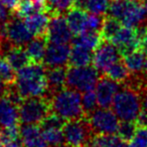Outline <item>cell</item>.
Returning <instances> with one entry per match:
<instances>
[{
	"instance_id": "cell-1",
	"label": "cell",
	"mask_w": 147,
	"mask_h": 147,
	"mask_svg": "<svg viewBox=\"0 0 147 147\" xmlns=\"http://www.w3.org/2000/svg\"><path fill=\"white\" fill-rule=\"evenodd\" d=\"M47 67L43 63H31L16 71V86L23 99L45 96L47 92L45 77Z\"/></svg>"
},
{
	"instance_id": "cell-2",
	"label": "cell",
	"mask_w": 147,
	"mask_h": 147,
	"mask_svg": "<svg viewBox=\"0 0 147 147\" xmlns=\"http://www.w3.org/2000/svg\"><path fill=\"white\" fill-rule=\"evenodd\" d=\"M51 101V112L59 115L65 121L76 120L85 117L82 98L78 91L65 87L53 95Z\"/></svg>"
},
{
	"instance_id": "cell-3",
	"label": "cell",
	"mask_w": 147,
	"mask_h": 147,
	"mask_svg": "<svg viewBox=\"0 0 147 147\" xmlns=\"http://www.w3.org/2000/svg\"><path fill=\"white\" fill-rule=\"evenodd\" d=\"M112 108L121 121L135 122L143 110L140 93L124 85L115 96Z\"/></svg>"
},
{
	"instance_id": "cell-4",
	"label": "cell",
	"mask_w": 147,
	"mask_h": 147,
	"mask_svg": "<svg viewBox=\"0 0 147 147\" xmlns=\"http://www.w3.org/2000/svg\"><path fill=\"white\" fill-rule=\"evenodd\" d=\"M51 113V101L47 96L30 97L23 100L19 106L21 124L37 125Z\"/></svg>"
},
{
	"instance_id": "cell-5",
	"label": "cell",
	"mask_w": 147,
	"mask_h": 147,
	"mask_svg": "<svg viewBox=\"0 0 147 147\" xmlns=\"http://www.w3.org/2000/svg\"><path fill=\"white\" fill-rule=\"evenodd\" d=\"M100 77V71L92 65L69 67L67 69L65 87L80 93H86L96 88Z\"/></svg>"
},
{
	"instance_id": "cell-6",
	"label": "cell",
	"mask_w": 147,
	"mask_h": 147,
	"mask_svg": "<svg viewBox=\"0 0 147 147\" xmlns=\"http://www.w3.org/2000/svg\"><path fill=\"white\" fill-rule=\"evenodd\" d=\"M65 144L69 147H87L94 135L90 122L87 118L69 120L63 127Z\"/></svg>"
},
{
	"instance_id": "cell-7",
	"label": "cell",
	"mask_w": 147,
	"mask_h": 147,
	"mask_svg": "<svg viewBox=\"0 0 147 147\" xmlns=\"http://www.w3.org/2000/svg\"><path fill=\"white\" fill-rule=\"evenodd\" d=\"M0 34L8 39L13 47H25L33 36L24 21L16 15H12L3 24H0Z\"/></svg>"
},
{
	"instance_id": "cell-8",
	"label": "cell",
	"mask_w": 147,
	"mask_h": 147,
	"mask_svg": "<svg viewBox=\"0 0 147 147\" xmlns=\"http://www.w3.org/2000/svg\"><path fill=\"white\" fill-rule=\"evenodd\" d=\"M90 122L94 134H117L119 118L114 111L107 108H97L87 118Z\"/></svg>"
},
{
	"instance_id": "cell-9",
	"label": "cell",
	"mask_w": 147,
	"mask_h": 147,
	"mask_svg": "<svg viewBox=\"0 0 147 147\" xmlns=\"http://www.w3.org/2000/svg\"><path fill=\"white\" fill-rule=\"evenodd\" d=\"M121 57L122 55L118 47L110 40L103 39L99 47L95 49L93 65L103 75L110 65L120 61Z\"/></svg>"
},
{
	"instance_id": "cell-10",
	"label": "cell",
	"mask_w": 147,
	"mask_h": 147,
	"mask_svg": "<svg viewBox=\"0 0 147 147\" xmlns=\"http://www.w3.org/2000/svg\"><path fill=\"white\" fill-rule=\"evenodd\" d=\"M110 41L118 47L122 57L141 49V39L136 28L132 27L122 26Z\"/></svg>"
},
{
	"instance_id": "cell-11",
	"label": "cell",
	"mask_w": 147,
	"mask_h": 147,
	"mask_svg": "<svg viewBox=\"0 0 147 147\" xmlns=\"http://www.w3.org/2000/svg\"><path fill=\"white\" fill-rule=\"evenodd\" d=\"M73 34L63 15L51 17L47 26V40L55 43H69L73 40Z\"/></svg>"
},
{
	"instance_id": "cell-12",
	"label": "cell",
	"mask_w": 147,
	"mask_h": 147,
	"mask_svg": "<svg viewBox=\"0 0 147 147\" xmlns=\"http://www.w3.org/2000/svg\"><path fill=\"white\" fill-rule=\"evenodd\" d=\"M121 85L122 84L111 80L105 75H101L96 86V95L99 107L107 109L112 107L115 96L121 89Z\"/></svg>"
},
{
	"instance_id": "cell-13",
	"label": "cell",
	"mask_w": 147,
	"mask_h": 147,
	"mask_svg": "<svg viewBox=\"0 0 147 147\" xmlns=\"http://www.w3.org/2000/svg\"><path fill=\"white\" fill-rule=\"evenodd\" d=\"M69 53L71 47L69 43H55L49 41L43 59V65L45 67L67 65Z\"/></svg>"
},
{
	"instance_id": "cell-14",
	"label": "cell",
	"mask_w": 147,
	"mask_h": 147,
	"mask_svg": "<svg viewBox=\"0 0 147 147\" xmlns=\"http://www.w3.org/2000/svg\"><path fill=\"white\" fill-rule=\"evenodd\" d=\"M67 75V65L47 67L45 77L47 83V92L45 96L51 99L53 95L65 88Z\"/></svg>"
},
{
	"instance_id": "cell-15",
	"label": "cell",
	"mask_w": 147,
	"mask_h": 147,
	"mask_svg": "<svg viewBox=\"0 0 147 147\" xmlns=\"http://www.w3.org/2000/svg\"><path fill=\"white\" fill-rule=\"evenodd\" d=\"M147 19V10L145 6L141 5L138 0H130L128 8L123 16L121 23L124 26L137 28L142 26Z\"/></svg>"
},
{
	"instance_id": "cell-16",
	"label": "cell",
	"mask_w": 147,
	"mask_h": 147,
	"mask_svg": "<svg viewBox=\"0 0 147 147\" xmlns=\"http://www.w3.org/2000/svg\"><path fill=\"white\" fill-rule=\"evenodd\" d=\"M20 135L23 147H47L40 127L37 125L22 124L20 127Z\"/></svg>"
},
{
	"instance_id": "cell-17",
	"label": "cell",
	"mask_w": 147,
	"mask_h": 147,
	"mask_svg": "<svg viewBox=\"0 0 147 147\" xmlns=\"http://www.w3.org/2000/svg\"><path fill=\"white\" fill-rule=\"evenodd\" d=\"M19 108L7 100L4 96L0 98V125L10 127L19 125Z\"/></svg>"
},
{
	"instance_id": "cell-18",
	"label": "cell",
	"mask_w": 147,
	"mask_h": 147,
	"mask_svg": "<svg viewBox=\"0 0 147 147\" xmlns=\"http://www.w3.org/2000/svg\"><path fill=\"white\" fill-rule=\"evenodd\" d=\"M49 14L47 12H38L24 18V22L33 36H47L49 26Z\"/></svg>"
},
{
	"instance_id": "cell-19",
	"label": "cell",
	"mask_w": 147,
	"mask_h": 147,
	"mask_svg": "<svg viewBox=\"0 0 147 147\" xmlns=\"http://www.w3.org/2000/svg\"><path fill=\"white\" fill-rule=\"evenodd\" d=\"M47 42L49 40H47V36H34V38H32L25 45V51H26L31 63H43Z\"/></svg>"
},
{
	"instance_id": "cell-20",
	"label": "cell",
	"mask_w": 147,
	"mask_h": 147,
	"mask_svg": "<svg viewBox=\"0 0 147 147\" xmlns=\"http://www.w3.org/2000/svg\"><path fill=\"white\" fill-rule=\"evenodd\" d=\"M65 18L74 35H78L86 30L87 18H88L86 10H83L78 7H73L67 13Z\"/></svg>"
},
{
	"instance_id": "cell-21",
	"label": "cell",
	"mask_w": 147,
	"mask_h": 147,
	"mask_svg": "<svg viewBox=\"0 0 147 147\" xmlns=\"http://www.w3.org/2000/svg\"><path fill=\"white\" fill-rule=\"evenodd\" d=\"M92 51L79 45H73L69 59V67H86L93 63Z\"/></svg>"
},
{
	"instance_id": "cell-22",
	"label": "cell",
	"mask_w": 147,
	"mask_h": 147,
	"mask_svg": "<svg viewBox=\"0 0 147 147\" xmlns=\"http://www.w3.org/2000/svg\"><path fill=\"white\" fill-rule=\"evenodd\" d=\"M3 57L16 71L31 63L24 47H12Z\"/></svg>"
},
{
	"instance_id": "cell-23",
	"label": "cell",
	"mask_w": 147,
	"mask_h": 147,
	"mask_svg": "<svg viewBox=\"0 0 147 147\" xmlns=\"http://www.w3.org/2000/svg\"><path fill=\"white\" fill-rule=\"evenodd\" d=\"M0 147H23L19 125L4 127L1 130Z\"/></svg>"
},
{
	"instance_id": "cell-24",
	"label": "cell",
	"mask_w": 147,
	"mask_h": 147,
	"mask_svg": "<svg viewBox=\"0 0 147 147\" xmlns=\"http://www.w3.org/2000/svg\"><path fill=\"white\" fill-rule=\"evenodd\" d=\"M127 143L115 134H94L87 147H126Z\"/></svg>"
},
{
	"instance_id": "cell-25",
	"label": "cell",
	"mask_w": 147,
	"mask_h": 147,
	"mask_svg": "<svg viewBox=\"0 0 147 147\" xmlns=\"http://www.w3.org/2000/svg\"><path fill=\"white\" fill-rule=\"evenodd\" d=\"M123 61L131 74H141L145 71L146 53L142 49L123 57Z\"/></svg>"
},
{
	"instance_id": "cell-26",
	"label": "cell",
	"mask_w": 147,
	"mask_h": 147,
	"mask_svg": "<svg viewBox=\"0 0 147 147\" xmlns=\"http://www.w3.org/2000/svg\"><path fill=\"white\" fill-rule=\"evenodd\" d=\"M103 40V37L100 32H95V31L85 30L78 35H75V37L71 40V45H79L85 47L87 49H96Z\"/></svg>"
},
{
	"instance_id": "cell-27",
	"label": "cell",
	"mask_w": 147,
	"mask_h": 147,
	"mask_svg": "<svg viewBox=\"0 0 147 147\" xmlns=\"http://www.w3.org/2000/svg\"><path fill=\"white\" fill-rule=\"evenodd\" d=\"M103 75H105L106 77L110 78L111 80L115 81V82L124 84L128 80L129 77H130L131 73L127 69L124 61L120 59V61L113 63L112 65H110Z\"/></svg>"
},
{
	"instance_id": "cell-28",
	"label": "cell",
	"mask_w": 147,
	"mask_h": 147,
	"mask_svg": "<svg viewBox=\"0 0 147 147\" xmlns=\"http://www.w3.org/2000/svg\"><path fill=\"white\" fill-rule=\"evenodd\" d=\"M75 5V0H45V12L49 17L63 15Z\"/></svg>"
},
{
	"instance_id": "cell-29",
	"label": "cell",
	"mask_w": 147,
	"mask_h": 147,
	"mask_svg": "<svg viewBox=\"0 0 147 147\" xmlns=\"http://www.w3.org/2000/svg\"><path fill=\"white\" fill-rule=\"evenodd\" d=\"M45 12V2H39V1H32V0H22L20 2L18 9L16 12L12 15L25 18L38 12Z\"/></svg>"
},
{
	"instance_id": "cell-30",
	"label": "cell",
	"mask_w": 147,
	"mask_h": 147,
	"mask_svg": "<svg viewBox=\"0 0 147 147\" xmlns=\"http://www.w3.org/2000/svg\"><path fill=\"white\" fill-rule=\"evenodd\" d=\"M122 23L117 18H114L112 16H105L104 24H103L102 30H101V35L103 39L106 40H111L115 34L119 31V29L122 27Z\"/></svg>"
},
{
	"instance_id": "cell-31",
	"label": "cell",
	"mask_w": 147,
	"mask_h": 147,
	"mask_svg": "<svg viewBox=\"0 0 147 147\" xmlns=\"http://www.w3.org/2000/svg\"><path fill=\"white\" fill-rule=\"evenodd\" d=\"M41 132L49 147H61L65 144L63 129H47Z\"/></svg>"
},
{
	"instance_id": "cell-32",
	"label": "cell",
	"mask_w": 147,
	"mask_h": 147,
	"mask_svg": "<svg viewBox=\"0 0 147 147\" xmlns=\"http://www.w3.org/2000/svg\"><path fill=\"white\" fill-rule=\"evenodd\" d=\"M0 78L7 86L14 85L16 82V71L11 67L4 57H0Z\"/></svg>"
},
{
	"instance_id": "cell-33",
	"label": "cell",
	"mask_w": 147,
	"mask_h": 147,
	"mask_svg": "<svg viewBox=\"0 0 147 147\" xmlns=\"http://www.w3.org/2000/svg\"><path fill=\"white\" fill-rule=\"evenodd\" d=\"M82 106H83V110H84L85 117L88 118L96 110L97 107L99 106L96 92H94L92 90L84 93V95L82 97Z\"/></svg>"
},
{
	"instance_id": "cell-34",
	"label": "cell",
	"mask_w": 147,
	"mask_h": 147,
	"mask_svg": "<svg viewBox=\"0 0 147 147\" xmlns=\"http://www.w3.org/2000/svg\"><path fill=\"white\" fill-rule=\"evenodd\" d=\"M137 128H138V126H137V124L135 122L122 121V122H120V125H119L117 135L121 139H123L125 142H130L133 137H134Z\"/></svg>"
},
{
	"instance_id": "cell-35",
	"label": "cell",
	"mask_w": 147,
	"mask_h": 147,
	"mask_svg": "<svg viewBox=\"0 0 147 147\" xmlns=\"http://www.w3.org/2000/svg\"><path fill=\"white\" fill-rule=\"evenodd\" d=\"M129 1L130 0H114L112 1L108 9V15L121 21L128 8Z\"/></svg>"
},
{
	"instance_id": "cell-36",
	"label": "cell",
	"mask_w": 147,
	"mask_h": 147,
	"mask_svg": "<svg viewBox=\"0 0 147 147\" xmlns=\"http://www.w3.org/2000/svg\"><path fill=\"white\" fill-rule=\"evenodd\" d=\"M67 121L59 117V115L55 114L51 112L40 123H39V127L41 130H47V129H63V125Z\"/></svg>"
},
{
	"instance_id": "cell-37",
	"label": "cell",
	"mask_w": 147,
	"mask_h": 147,
	"mask_svg": "<svg viewBox=\"0 0 147 147\" xmlns=\"http://www.w3.org/2000/svg\"><path fill=\"white\" fill-rule=\"evenodd\" d=\"M104 19H105L104 15L94 14V13L89 14L88 18H87L86 30L95 31V32H100L101 33L103 24H104Z\"/></svg>"
},
{
	"instance_id": "cell-38",
	"label": "cell",
	"mask_w": 147,
	"mask_h": 147,
	"mask_svg": "<svg viewBox=\"0 0 147 147\" xmlns=\"http://www.w3.org/2000/svg\"><path fill=\"white\" fill-rule=\"evenodd\" d=\"M109 6V0H90L87 11L94 14L104 15L106 12H108Z\"/></svg>"
},
{
	"instance_id": "cell-39",
	"label": "cell",
	"mask_w": 147,
	"mask_h": 147,
	"mask_svg": "<svg viewBox=\"0 0 147 147\" xmlns=\"http://www.w3.org/2000/svg\"><path fill=\"white\" fill-rule=\"evenodd\" d=\"M129 143L132 147H147V127H138Z\"/></svg>"
},
{
	"instance_id": "cell-40",
	"label": "cell",
	"mask_w": 147,
	"mask_h": 147,
	"mask_svg": "<svg viewBox=\"0 0 147 147\" xmlns=\"http://www.w3.org/2000/svg\"><path fill=\"white\" fill-rule=\"evenodd\" d=\"M1 2L6 7L7 10L10 11L12 14H14L20 5L21 0H1Z\"/></svg>"
},
{
	"instance_id": "cell-41",
	"label": "cell",
	"mask_w": 147,
	"mask_h": 147,
	"mask_svg": "<svg viewBox=\"0 0 147 147\" xmlns=\"http://www.w3.org/2000/svg\"><path fill=\"white\" fill-rule=\"evenodd\" d=\"M135 123L138 127H147V113L142 110V112L137 117Z\"/></svg>"
},
{
	"instance_id": "cell-42",
	"label": "cell",
	"mask_w": 147,
	"mask_h": 147,
	"mask_svg": "<svg viewBox=\"0 0 147 147\" xmlns=\"http://www.w3.org/2000/svg\"><path fill=\"white\" fill-rule=\"evenodd\" d=\"M141 100H142V108L143 111L147 113V85L144 87L142 91H141Z\"/></svg>"
},
{
	"instance_id": "cell-43",
	"label": "cell",
	"mask_w": 147,
	"mask_h": 147,
	"mask_svg": "<svg viewBox=\"0 0 147 147\" xmlns=\"http://www.w3.org/2000/svg\"><path fill=\"white\" fill-rule=\"evenodd\" d=\"M89 1H90V0H75V5H74V7H78V8L87 11Z\"/></svg>"
},
{
	"instance_id": "cell-44",
	"label": "cell",
	"mask_w": 147,
	"mask_h": 147,
	"mask_svg": "<svg viewBox=\"0 0 147 147\" xmlns=\"http://www.w3.org/2000/svg\"><path fill=\"white\" fill-rule=\"evenodd\" d=\"M6 89H7V85L3 82L2 79L0 78V95H1V96H3V95H4Z\"/></svg>"
},
{
	"instance_id": "cell-45",
	"label": "cell",
	"mask_w": 147,
	"mask_h": 147,
	"mask_svg": "<svg viewBox=\"0 0 147 147\" xmlns=\"http://www.w3.org/2000/svg\"><path fill=\"white\" fill-rule=\"evenodd\" d=\"M145 53H146V61H145V71L147 73V51H145Z\"/></svg>"
},
{
	"instance_id": "cell-46",
	"label": "cell",
	"mask_w": 147,
	"mask_h": 147,
	"mask_svg": "<svg viewBox=\"0 0 147 147\" xmlns=\"http://www.w3.org/2000/svg\"><path fill=\"white\" fill-rule=\"evenodd\" d=\"M32 1H39V2H45V0H32Z\"/></svg>"
},
{
	"instance_id": "cell-47",
	"label": "cell",
	"mask_w": 147,
	"mask_h": 147,
	"mask_svg": "<svg viewBox=\"0 0 147 147\" xmlns=\"http://www.w3.org/2000/svg\"><path fill=\"white\" fill-rule=\"evenodd\" d=\"M145 8H146V10H147V0H145Z\"/></svg>"
},
{
	"instance_id": "cell-48",
	"label": "cell",
	"mask_w": 147,
	"mask_h": 147,
	"mask_svg": "<svg viewBox=\"0 0 147 147\" xmlns=\"http://www.w3.org/2000/svg\"><path fill=\"white\" fill-rule=\"evenodd\" d=\"M1 130H2V128H1V125H0V132H1Z\"/></svg>"
},
{
	"instance_id": "cell-49",
	"label": "cell",
	"mask_w": 147,
	"mask_h": 147,
	"mask_svg": "<svg viewBox=\"0 0 147 147\" xmlns=\"http://www.w3.org/2000/svg\"><path fill=\"white\" fill-rule=\"evenodd\" d=\"M138 1H145V0H138Z\"/></svg>"
},
{
	"instance_id": "cell-50",
	"label": "cell",
	"mask_w": 147,
	"mask_h": 147,
	"mask_svg": "<svg viewBox=\"0 0 147 147\" xmlns=\"http://www.w3.org/2000/svg\"><path fill=\"white\" fill-rule=\"evenodd\" d=\"M1 97H3V96H1V95H0V98H1Z\"/></svg>"
}]
</instances>
